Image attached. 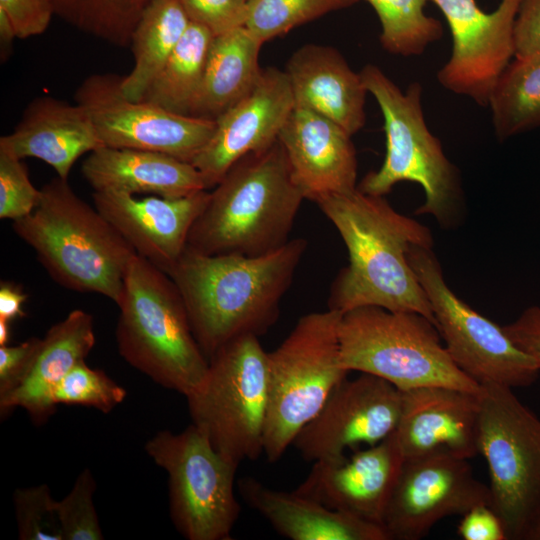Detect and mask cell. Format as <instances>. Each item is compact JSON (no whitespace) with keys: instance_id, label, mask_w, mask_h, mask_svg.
Listing matches in <instances>:
<instances>
[{"instance_id":"1","label":"cell","mask_w":540,"mask_h":540,"mask_svg":"<svg viewBox=\"0 0 540 540\" xmlns=\"http://www.w3.org/2000/svg\"><path fill=\"white\" fill-rule=\"evenodd\" d=\"M316 204L338 231L349 257L331 285L328 309L343 314L377 306L416 312L436 326L429 300L407 257L414 244L433 247L430 229L397 212L384 196L358 188Z\"/></svg>"},{"instance_id":"2","label":"cell","mask_w":540,"mask_h":540,"mask_svg":"<svg viewBox=\"0 0 540 540\" xmlns=\"http://www.w3.org/2000/svg\"><path fill=\"white\" fill-rule=\"evenodd\" d=\"M307 249L290 239L262 256L208 255L188 245L168 271L198 345L209 358L229 341L260 337L277 322L280 304Z\"/></svg>"},{"instance_id":"3","label":"cell","mask_w":540,"mask_h":540,"mask_svg":"<svg viewBox=\"0 0 540 540\" xmlns=\"http://www.w3.org/2000/svg\"><path fill=\"white\" fill-rule=\"evenodd\" d=\"M304 200L277 139L228 169L210 191L187 245L208 255L256 257L274 252L290 240Z\"/></svg>"},{"instance_id":"4","label":"cell","mask_w":540,"mask_h":540,"mask_svg":"<svg viewBox=\"0 0 540 540\" xmlns=\"http://www.w3.org/2000/svg\"><path fill=\"white\" fill-rule=\"evenodd\" d=\"M40 192L33 211L12 221L14 232L57 283L101 294L117 304L136 251L95 206L74 192L68 180L57 176Z\"/></svg>"},{"instance_id":"5","label":"cell","mask_w":540,"mask_h":540,"mask_svg":"<svg viewBox=\"0 0 540 540\" xmlns=\"http://www.w3.org/2000/svg\"><path fill=\"white\" fill-rule=\"evenodd\" d=\"M360 74L383 116L386 153L380 168L367 173L357 188L385 196L400 182L417 183L425 200L415 213L433 216L445 229L456 227L465 208L462 181L440 140L427 126L422 85L412 82L402 90L374 64L365 65Z\"/></svg>"},{"instance_id":"6","label":"cell","mask_w":540,"mask_h":540,"mask_svg":"<svg viewBox=\"0 0 540 540\" xmlns=\"http://www.w3.org/2000/svg\"><path fill=\"white\" fill-rule=\"evenodd\" d=\"M119 353L158 384L185 397L203 384L209 361L193 334L181 295L165 272L138 254L117 303Z\"/></svg>"},{"instance_id":"7","label":"cell","mask_w":540,"mask_h":540,"mask_svg":"<svg viewBox=\"0 0 540 540\" xmlns=\"http://www.w3.org/2000/svg\"><path fill=\"white\" fill-rule=\"evenodd\" d=\"M339 340L348 371L378 376L400 391L422 386L480 391L454 363L435 324L419 313L352 309L342 314Z\"/></svg>"},{"instance_id":"8","label":"cell","mask_w":540,"mask_h":540,"mask_svg":"<svg viewBox=\"0 0 540 540\" xmlns=\"http://www.w3.org/2000/svg\"><path fill=\"white\" fill-rule=\"evenodd\" d=\"M341 317L342 313L328 308L308 313L268 352L264 454L271 463L283 456L350 372L341 360Z\"/></svg>"},{"instance_id":"9","label":"cell","mask_w":540,"mask_h":540,"mask_svg":"<svg viewBox=\"0 0 540 540\" xmlns=\"http://www.w3.org/2000/svg\"><path fill=\"white\" fill-rule=\"evenodd\" d=\"M201 387L186 397L194 424L214 448L239 464L264 453L268 352L259 337L235 338L210 358Z\"/></svg>"},{"instance_id":"10","label":"cell","mask_w":540,"mask_h":540,"mask_svg":"<svg viewBox=\"0 0 540 540\" xmlns=\"http://www.w3.org/2000/svg\"><path fill=\"white\" fill-rule=\"evenodd\" d=\"M480 386L478 451L488 465L491 507L507 540H525L540 517V419L512 388Z\"/></svg>"},{"instance_id":"11","label":"cell","mask_w":540,"mask_h":540,"mask_svg":"<svg viewBox=\"0 0 540 540\" xmlns=\"http://www.w3.org/2000/svg\"><path fill=\"white\" fill-rule=\"evenodd\" d=\"M169 476L170 513L189 540H229L241 507L234 492L238 465L219 453L194 424L160 431L145 445Z\"/></svg>"},{"instance_id":"12","label":"cell","mask_w":540,"mask_h":540,"mask_svg":"<svg viewBox=\"0 0 540 540\" xmlns=\"http://www.w3.org/2000/svg\"><path fill=\"white\" fill-rule=\"evenodd\" d=\"M432 248L414 244L407 257L454 363L480 385L513 389L533 384L540 363L517 347L502 326L475 311L450 289Z\"/></svg>"},{"instance_id":"13","label":"cell","mask_w":540,"mask_h":540,"mask_svg":"<svg viewBox=\"0 0 540 540\" xmlns=\"http://www.w3.org/2000/svg\"><path fill=\"white\" fill-rule=\"evenodd\" d=\"M122 77L89 75L74 94L75 103L86 110L103 145L160 152L192 163L213 135L216 120L129 99L121 89Z\"/></svg>"},{"instance_id":"14","label":"cell","mask_w":540,"mask_h":540,"mask_svg":"<svg viewBox=\"0 0 540 540\" xmlns=\"http://www.w3.org/2000/svg\"><path fill=\"white\" fill-rule=\"evenodd\" d=\"M481 504L491 506L490 489L468 459L448 453L404 459L382 526L389 540H419L442 519Z\"/></svg>"},{"instance_id":"15","label":"cell","mask_w":540,"mask_h":540,"mask_svg":"<svg viewBox=\"0 0 540 540\" xmlns=\"http://www.w3.org/2000/svg\"><path fill=\"white\" fill-rule=\"evenodd\" d=\"M449 26L452 50L438 70L446 90L487 106L497 80L515 57L514 25L522 0H501L492 12L475 0H432Z\"/></svg>"},{"instance_id":"16","label":"cell","mask_w":540,"mask_h":540,"mask_svg":"<svg viewBox=\"0 0 540 540\" xmlns=\"http://www.w3.org/2000/svg\"><path fill=\"white\" fill-rule=\"evenodd\" d=\"M401 398L398 388L378 376L360 373L354 379L346 377L292 445L311 462L342 456L361 445H375L396 430Z\"/></svg>"},{"instance_id":"17","label":"cell","mask_w":540,"mask_h":540,"mask_svg":"<svg viewBox=\"0 0 540 540\" xmlns=\"http://www.w3.org/2000/svg\"><path fill=\"white\" fill-rule=\"evenodd\" d=\"M294 106L285 70L263 69L254 87L216 120L213 135L191 163L207 189L239 159L274 143Z\"/></svg>"},{"instance_id":"18","label":"cell","mask_w":540,"mask_h":540,"mask_svg":"<svg viewBox=\"0 0 540 540\" xmlns=\"http://www.w3.org/2000/svg\"><path fill=\"white\" fill-rule=\"evenodd\" d=\"M403 462L394 431L381 442L350 456L314 462L294 491L330 509L382 526Z\"/></svg>"},{"instance_id":"19","label":"cell","mask_w":540,"mask_h":540,"mask_svg":"<svg viewBox=\"0 0 540 540\" xmlns=\"http://www.w3.org/2000/svg\"><path fill=\"white\" fill-rule=\"evenodd\" d=\"M209 197V190L181 198L93 192L95 208L139 256L166 274L187 247L189 232Z\"/></svg>"},{"instance_id":"20","label":"cell","mask_w":540,"mask_h":540,"mask_svg":"<svg viewBox=\"0 0 540 540\" xmlns=\"http://www.w3.org/2000/svg\"><path fill=\"white\" fill-rule=\"evenodd\" d=\"M395 430L404 459L448 453L471 459L478 451V393L422 386L401 391Z\"/></svg>"},{"instance_id":"21","label":"cell","mask_w":540,"mask_h":540,"mask_svg":"<svg viewBox=\"0 0 540 540\" xmlns=\"http://www.w3.org/2000/svg\"><path fill=\"white\" fill-rule=\"evenodd\" d=\"M351 138L330 119L294 106L278 140L305 199L317 203L357 188L358 162Z\"/></svg>"},{"instance_id":"22","label":"cell","mask_w":540,"mask_h":540,"mask_svg":"<svg viewBox=\"0 0 540 540\" xmlns=\"http://www.w3.org/2000/svg\"><path fill=\"white\" fill-rule=\"evenodd\" d=\"M102 146L84 108L51 96L33 99L14 130L0 138V147L44 161L65 180L79 157Z\"/></svg>"},{"instance_id":"23","label":"cell","mask_w":540,"mask_h":540,"mask_svg":"<svg viewBox=\"0 0 540 540\" xmlns=\"http://www.w3.org/2000/svg\"><path fill=\"white\" fill-rule=\"evenodd\" d=\"M285 72L295 106L330 119L351 136L363 128L368 92L360 72L352 70L337 49L306 44L292 54Z\"/></svg>"},{"instance_id":"24","label":"cell","mask_w":540,"mask_h":540,"mask_svg":"<svg viewBox=\"0 0 540 540\" xmlns=\"http://www.w3.org/2000/svg\"><path fill=\"white\" fill-rule=\"evenodd\" d=\"M94 320L88 312L75 309L54 324L40 340L37 351L21 379L0 393V409L20 407L35 422L52 414L53 392L61 380L95 345Z\"/></svg>"},{"instance_id":"25","label":"cell","mask_w":540,"mask_h":540,"mask_svg":"<svg viewBox=\"0 0 540 540\" xmlns=\"http://www.w3.org/2000/svg\"><path fill=\"white\" fill-rule=\"evenodd\" d=\"M81 173L96 192L181 198L208 190L193 164L147 150L102 146L89 153Z\"/></svg>"},{"instance_id":"26","label":"cell","mask_w":540,"mask_h":540,"mask_svg":"<svg viewBox=\"0 0 540 540\" xmlns=\"http://www.w3.org/2000/svg\"><path fill=\"white\" fill-rule=\"evenodd\" d=\"M243 500L291 540H389L385 529L330 509L295 491L269 488L253 477L238 481Z\"/></svg>"},{"instance_id":"27","label":"cell","mask_w":540,"mask_h":540,"mask_svg":"<svg viewBox=\"0 0 540 540\" xmlns=\"http://www.w3.org/2000/svg\"><path fill=\"white\" fill-rule=\"evenodd\" d=\"M245 26L214 36L199 91L189 116L217 120L256 84L263 46Z\"/></svg>"},{"instance_id":"28","label":"cell","mask_w":540,"mask_h":540,"mask_svg":"<svg viewBox=\"0 0 540 540\" xmlns=\"http://www.w3.org/2000/svg\"><path fill=\"white\" fill-rule=\"evenodd\" d=\"M190 22L180 0H153L145 8L130 42L134 66L122 77L121 89L127 98L143 99Z\"/></svg>"},{"instance_id":"29","label":"cell","mask_w":540,"mask_h":540,"mask_svg":"<svg viewBox=\"0 0 540 540\" xmlns=\"http://www.w3.org/2000/svg\"><path fill=\"white\" fill-rule=\"evenodd\" d=\"M213 38L208 28L190 22L143 99L172 112L188 115L203 80Z\"/></svg>"},{"instance_id":"30","label":"cell","mask_w":540,"mask_h":540,"mask_svg":"<svg viewBox=\"0 0 540 540\" xmlns=\"http://www.w3.org/2000/svg\"><path fill=\"white\" fill-rule=\"evenodd\" d=\"M487 106L499 140L540 127V59L514 58L493 87Z\"/></svg>"},{"instance_id":"31","label":"cell","mask_w":540,"mask_h":540,"mask_svg":"<svg viewBox=\"0 0 540 540\" xmlns=\"http://www.w3.org/2000/svg\"><path fill=\"white\" fill-rule=\"evenodd\" d=\"M376 12L380 43L388 53L418 56L443 36L439 20L425 13L427 0H365Z\"/></svg>"},{"instance_id":"32","label":"cell","mask_w":540,"mask_h":540,"mask_svg":"<svg viewBox=\"0 0 540 540\" xmlns=\"http://www.w3.org/2000/svg\"><path fill=\"white\" fill-rule=\"evenodd\" d=\"M153 0H53L55 15L74 28L117 47L130 46L133 31Z\"/></svg>"},{"instance_id":"33","label":"cell","mask_w":540,"mask_h":540,"mask_svg":"<svg viewBox=\"0 0 540 540\" xmlns=\"http://www.w3.org/2000/svg\"><path fill=\"white\" fill-rule=\"evenodd\" d=\"M360 0H248L245 27L263 43Z\"/></svg>"},{"instance_id":"34","label":"cell","mask_w":540,"mask_h":540,"mask_svg":"<svg viewBox=\"0 0 540 540\" xmlns=\"http://www.w3.org/2000/svg\"><path fill=\"white\" fill-rule=\"evenodd\" d=\"M126 390L102 370L89 367L85 361L77 364L56 386L53 403L78 404L110 412L124 401Z\"/></svg>"},{"instance_id":"35","label":"cell","mask_w":540,"mask_h":540,"mask_svg":"<svg viewBox=\"0 0 540 540\" xmlns=\"http://www.w3.org/2000/svg\"><path fill=\"white\" fill-rule=\"evenodd\" d=\"M21 540H63L56 503L46 484L17 489L13 495Z\"/></svg>"},{"instance_id":"36","label":"cell","mask_w":540,"mask_h":540,"mask_svg":"<svg viewBox=\"0 0 540 540\" xmlns=\"http://www.w3.org/2000/svg\"><path fill=\"white\" fill-rule=\"evenodd\" d=\"M95 480L90 470H83L71 491L57 501V513L63 540H101L103 533L99 524L93 494Z\"/></svg>"},{"instance_id":"37","label":"cell","mask_w":540,"mask_h":540,"mask_svg":"<svg viewBox=\"0 0 540 540\" xmlns=\"http://www.w3.org/2000/svg\"><path fill=\"white\" fill-rule=\"evenodd\" d=\"M22 159L0 147V218L15 221L30 214L40 198Z\"/></svg>"},{"instance_id":"38","label":"cell","mask_w":540,"mask_h":540,"mask_svg":"<svg viewBox=\"0 0 540 540\" xmlns=\"http://www.w3.org/2000/svg\"><path fill=\"white\" fill-rule=\"evenodd\" d=\"M191 22L208 28L214 36L245 26L246 0H180Z\"/></svg>"},{"instance_id":"39","label":"cell","mask_w":540,"mask_h":540,"mask_svg":"<svg viewBox=\"0 0 540 540\" xmlns=\"http://www.w3.org/2000/svg\"><path fill=\"white\" fill-rule=\"evenodd\" d=\"M0 10L10 20L16 38L42 34L55 15L53 0H0Z\"/></svg>"},{"instance_id":"40","label":"cell","mask_w":540,"mask_h":540,"mask_svg":"<svg viewBox=\"0 0 540 540\" xmlns=\"http://www.w3.org/2000/svg\"><path fill=\"white\" fill-rule=\"evenodd\" d=\"M514 58L540 59V0H522L514 25Z\"/></svg>"},{"instance_id":"41","label":"cell","mask_w":540,"mask_h":540,"mask_svg":"<svg viewBox=\"0 0 540 540\" xmlns=\"http://www.w3.org/2000/svg\"><path fill=\"white\" fill-rule=\"evenodd\" d=\"M457 533L463 540H507L500 517L487 504L477 505L462 515Z\"/></svg>"},{"instance_id":"42","label":"cell","mask_w":540,"mask_h":540,"mask_svg":"<svg viewBox=\"0 0 540 540\" xmlns=\"http://www.w3.org/2000/svg\"><path fill=\"white\" fill-rule=\"evenodd\" d=\"M40 340L31 337L18 345L0 346V393L7 391L21 379L37 351Z\"/></svg>"},{"instance_id":"43","label":"cell","mask_w":540,"mask_h":540,"mask_svg":"<svg viewBox=\"0 0 540 540\" xmlns=\"http://www.w3.org/2000/svg\"><path fill=\"white\" fill-rule=\"evenodd\" d=\"M502 327L517 347L540 363V307L527 308L514 322Z\"/></svg>"},{"instance_id":"44","label":"cell","mask_w":540,"mask_h":540,"mask_svg":"<svg viewBox=\"0 0 540 540\" xmlns=\"http://www.w3.org/2000/svg\"><path fill=\"white\" fill-rule=\"evenodd\" d=\"M27 295L19 285L2 281L0 284V319L12 321L24 316L23 304Z\"/></svg>"},{"instance_id":"45","label":"cell","mask_w":540,"mask_h":540,"mask_svg":"<svg viewBox=\"0 0 540 540\" xmlns=\"http://www.w3.org/2000/svg\"><path fill=\"white\" fill-rule=\"evenodd\" d=\"M14 38H16L14 29L7 15L0 10V41L2 54L7 53V47H10Z\"/></svg>"},{"instance_id":"46","label":"cell","mask_w":540,"mask_h":540,"mask_svg":"<svg viewBox=\"0 0 540 540\" xmlns=\"http://www.w3.org/2000/svg\"><path fill=\"white\" fill-rule=\"evenodd\" d=\"M9 335V322L0 319V346L7 345Z\"/></svg>"},{"instance_id":"47","label":"cell","mask_w":540,"mask_h":540,"mask_svg":"<svg viewBox=\"0 0 540 540\" xmlns=\"http://www.w3.org/2000/svg\"><path fill=\"white\" fill-rule=\"evenodd\" d=\"M525 540H540V517L526 535Z\"/></svg>"},{"instance_id":"48","label":"cell","mask_w":540,"mask_h":540,"mask_svg":"<svg viewBox=\"0 0 540 540\" xmlns=\"http://www.w3.org/2000/svg\"><path fill=\"white\" fill-rule=\"evenodd\" d=\"M246 1H248V0H246Z\"/></svg>"}]
</instances>
